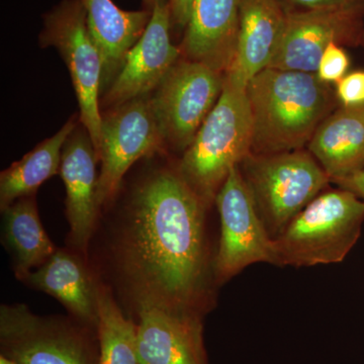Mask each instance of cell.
I'll return each instance as SVG.
<instances>
[{"instance_id":"2","label":"cell","mask_w":364,"mask_h":364,"mask_svg":"<svg viewBox=\"0 0 364 364\" xmlns=\"http://www.w3.org/2000/svg\"><path fill=\"white\" fill-rule=\"evenodd\" d=\"M252 116L251 154L303 149L333 112L335 91L316 73L267 68L249 81Z\"/></svg>"},{"instance_id":"15","label":"cell","mask_w":364,"mask_h":364,"mask_svg":"<svg viewBox=\"0 0 364 364\" xmlns=\"http://www.w3.org/2000/svg\"><path fill=\"white\" fill-rule=\"evenodd\" d=\"M97 153L90 134L82 129L72 132L62 151L60 174L66 188V215L70 239L76 248L85 251L97 222L98 205L95 165Z\"/></svg>"},{"instance_id":"28","label":"cell","mask_w":364,"mask_h":364,"mask_svg":"<svg viewBox=\"0 0 364 364\" xmlns=\"http://www.w3.org/2000/svg\"><path fill=\"white\" fill-rule=\"evenodd\" d=\"M162 1H167V0H143V4L145 6V9L152 11L155 4Z\"/></svg>"},{"instance_id":"18","label":"cell","mask_w":364,"mask_h":364,"mask_svg":"<svg viewBox=\"0 0 364 364\" xmlns=\"http://www.w3.org/2000/svg\"><path fill=\"white\" fill-rule=\"evenodd\" d=\"M309 152L332 182L364 169V105L333 112L318 127Z\"/></svg>"},{"instance_id":"13","label":"cell","mask_w":364,"mask_h":364,"mask_svg":"<svg viewBox=\"0 0 364 364\" xmlns=\"http://www.w3.org/2000/svg\"><path fill=\"white\" fill-rule=\"evenodd\" d=\"M136 325L140 364H208L198 314L141 306Z\"/></svg>"},{"instance_id":"21","label":"cell","mask_w":364,"mask_h":364,"mask_svg":"<svg viewBox=\"0 0 364 364\" xmlns=\"http://www.w3.org/2000/svg\"><path fill=\"white\" fill-rule=\"evenodd\" d=\"M4 212V237L13 253L14 272L20 279L42 267L57 249L41 224L35 195L25 196Z\"/></svg>"},{"instance_id":"22","label":"cell","mask_w":364,"mask_h":364,"mask_svg":"<svg viewBox=\"0 0 364 364\" xmlns=\"http://www.w3.org/2000/svg\"><path fill=\"white\" fill-rule=\"evenodd\" d=\"M97 364H140L136 352V325L124 317L105 287H98Z\"/></svg>"},{"instance_id":"16","label":"cell","mask_w":364,"mask_h":364,"mask_svg":"<svg viewBox=\"0 0 364 364\" xmlns=\"http://www.w3.org/2000/svg\"><path fill=\"white\" fill-rule=\"evenodd\" d=\"M241 4L242 0H195L181 45L186 59L224 74L236 51Z\"/></svg>"},{"instance_id":"11","label":"cell","mask_w":364,"mask_h":364,"mask_svg":"<svg viewBox=\"0 0 364 364\" xmlns=\"http://www.w3.org/2000/svg\"><path fill=\"white\" fill-rule=\"evenodd\" d=\"M364 6L287 14L284 39L268 68L316 73L331 43L356 45L363 33Z\"/></svg>"},{"instance_id":"19","label":"cell","mask_w":364,"mask_h":364,"mask_svg":"<svg viewBox=\"0 0 364 364\" xmlns=\"http://www.w3.org/2000/svg\"><path fill=\"white\" fill-rule=\"evenodd\" d=\"M21 280L58 299L82 324L97 328L98 287L72 254L57 250L42 267Z\"/></svg>"},{"instance_id":"17","label":"cell","mask_w":364,"mask_h":364,"mask_svg":"<svg viewBox=\"0 0 364 364\" xmlns=\"http://www.w3.org/2000/svg\"><path fill=\"white\" fill-rule=\"evenodd\" d=\"M88 33L102 61V87L111 85L127 55L142 38L152 11H123L112 0H82Z\"/></svg>"},{"instance_id":"23","label":"cell","mask_w":364,"mask_h":364,"mask_svg":"<svg viewBox=\"0 0 364 364\" xmlns=\"http://www.w3.org/2000/svg\"><path fill=\"white\" fill-rule=\"evenodd\" d=\"M349 66L350 60L343 46L331 43L321 56L316 74L326 85H336L346 75Z\"/></svg>"},{"instance_id":"4","label":"cell","mask_w":364,"mask_h":364,"mask_svg":"<svg viewBox=\"0 0 364 364\" xmlns=\"http://www.w3.org/2000/svg\"><path fill=\"white\" fill-rule=\"evenodd\" d=\"M364 200L346 189L321 193L273 240L277 267H308L344 260L360 237Z\"/></svg>"},{"instance_id":"25","label":"cell","mask_w":364,"mask_h":364,"mask_svg":"<svg viewBox=\"0 0 364 364\" xmlns=\"http://www.w3.org/2000/svg\"><path fill=\"white\" fill-rule=\"evenodd\" d=\"M287 14L315 9L364 6V0H280Z\"/></svg>"},{"instance_id":"29","label":"cell","mask_w":364,"mask_h":364,"mask_svg":"<svg viewBox=\"0 0 364 364\" xmlns=\"http://www.w3.org/2000/svg\"><path fill=\"white\" fill-rule=\"evenodd\" d=\"M0 364H16V363H14V361L9 360V359H7L6 358H4V356H0Z\"/></svg>"},{"instance_id":"3","label":"cell","mask_w":364,"mask_h":364,"mask_svg":"<svg viewBox=\"0 0 364 364\" xmlns=\"http://www.w3.org/2000/svg\"><path fill=\"white\" fill-rule=\"evenodd\" d=\"M246 87L224 75L217 104L177 168L207 207L215 202L232 168L251 154L253 124Z\"/></svg>"},{"instance_id":"26","label":"cell","mask_w":364,"mask_h":364,"mask_svg":"<svg viewBox=\"0 0 364 364\" xmlns=\"http://www.w3.org/2000/svg\"><path fill=\"white\" fill-rule=\"evenodd\" d=\"M172 26L186 30L191 20L195 0H168Z\"/></svg>"},{"instance_id":"14","label":"cell","mask_w":364,"mask_h":364,"mask_svg":"<svg viewBox=\"0 0 364 364\" xmlns=\"http://www.w3.org/2000/svg\"><path fill=\"white\" fill-rule=\"evenodd\" d=\"M287 23V11L280 0H242L236 51L224 75L247 86L272 64Z\"/></svg>"},{"instance_id":"30","label":"cell","mask_w":364,"mask_h":364,"mask_svg":"<svg viewBox=\"0 0 364 364\" xmlns=\"http://www.w3.org/2000/svg\"><path fill=\"white\" fill-rule=\"evenodd\" d=\"M363 40H364V21H363Z\"/></svg>"},{"instance_id":"1","label":"cell","mask_w":364,"mask_h":364,"mask_svg":"<svg viewBox=\"0 0 364 364\" xmlns=\"http://www.w3.org/2000/svg\"><path fill=\"white\" fill-rule=\"evenodd\" d=\"M207 208L177 170H158L139 184L117 247L136 310L198 314L208 277Z\"/></svg>"},{"instance_id":"20","label":"cell","mask_w":364,"mask_h":364,"mask_svg":"<svg viewBox=\"0 0 364 364\" xmlns=\"http://www.w3.org/2000/svg\"><path fill=\"white\" fill-rule=\"evenodd\" d=\"M74 119L67 122L58 133L43 141L18 161L0 174V208L6 210L25 196H33L61 166L62 151L67 139L75 130Z\"/></svg>"},{"instance_id":"27","label":"cell","mask_w":364,"mask_h":364,"mask_svg":"<svg viewBox=\"0 0 364 364\" xmlns=\"http://www.w3.org/2000/svg\"><path fill=\"white\" fill-rule=\"evenodd\" d=\"M334 183H336L340 188L351 191L352 193L364 200V169L353 176L334 182Z\"/></svg>"},{"instance_id":"8","label":"cell","mask_w":364,"mask_h":364,"mask_svg":"<svg viewBox=\"0 0 364 364\" xmlns=\"http://www.w3.org/2000/svg\"><path fill=\"white\" fill-rule=\"evenodd\" d=\"M1 355L16 364H97L85 332L59 318L35 315L25 305L0 309Z\"/></svg>"},{"instance_id":"6","label":"cell","mask_w":364,"mask_h":364,"mask_svg":"<svg viewBox=\"0 0 364 364\" xmlns=\"http://www.w3.org/2000/svg\"><path fill=\"white\" fill-rule=\"evenodd\" d=\"M40 43L43 47L56 48L65 61L77 97L81 124L97 153L102 121L98 100L102 87V61L88 33L82 0H62L46 14Z\"/></svg>"},{"instance_id":"9","label":"cell","mask_w":364,"mask_h":364,"mask_svg":"<svg viewBox=\"0 0 364 364\" xmlns=\"http://www.w3.org/2000/svg\"><path fill=\"white\" fill-rule=\"evenodd\" d=\"M221 221L214 277L222 284L254 263L272 264L273 240L256 210L239 165L233 167L215 198Z\"/></svg>"},{"instance_id":"7","label":"cell","mask_w":364,"mask_h":364,"mask_svg":"<svg viewBox=\"0 0 364 364\" xmlns=\"http://www.w3.org/2000/svg\"><path fill=\"white\" fill-rule=\"evenodd\" d=\"M224 74L200 62L178 61L151 98L163 141L186 151L214 109Z\"/></svg>"},{"instance_id":"12","label":"cell","mask_w":364,"mask_h":364,"mask_svg":"<svg viewBox=\"0 0 364 364\" xmlns=\"http://www.w3.org/2000/svg\"><path fill=\"white\" fill-rule=\"evenodd\" d=\"M171 28L168 0L158 2L142 38L128 53L105 93V107L114 109L157 90L181 55V50L171 43Z\"/></svg>"},{"instance_id":"24","label":"cell","mask_w":364,"mask_h":364,"mask_svg":"<svg viewBox=\"0 0 364 364\" xmlns=\"http://www.w3.org/2000/svg\"><path fill=\"white\" fill-rule=\"evenodd\" d=\"M335 87L337 100L343 107L364 105V71L347 73Z\"/></svg>"},{"instance_id":"5","label":"cell","mask_w":364,"mask_h":364,"mask_svg":"<svg viewBox=\"0 0 364 364\" xmlns=\"http://www.w3.org/2000/svg\"><path fill=\"white\" fill-rule=\"evenodd\" d=\"M239 167L272 240L331 181L313 155L304 149L249 154Z\"/></svg>"},{"instance_id":"10","label":"cell","mask_w":364,"mask_h":364,"mask_svg":"<svg viewBox=\"0 0 364 364\" xmlns=\"http://www.w3.org/2000/svg\"><path fill=\"white\" fill-rule=\"evenodd\" d=\"M163 142L151 98L140 97L114 107L102 116L97 198L100 207L112 202L129 168L152 154Z\"/></svg>"}]
</instances>
